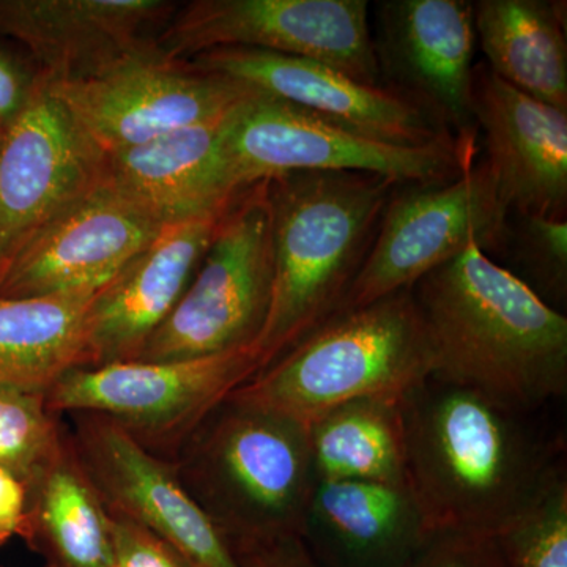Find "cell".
Wrapping results in <instances>:
<instances>
[{
    "label": "cell",
    "instance_id": "cell-1",
    "mask_svg": "<svg viewBox=\"0 0 567 567\" xmlns=\"http://www.w3.org/2000/svg\"><path fill=\"white\" fill-rule=\"evenodd\" d=\"M406 486L429 533L498 537L535 505L561 462L520 412L439 380L402 398Z\"/></svg>",
    "mask_w": 567,
    "mask_h": 567
},
{
    "label": "cell",
    "instance_id": "cell-2",
    "mask_svg": "<svg viewBox=\"0 0 567 567\" xmlns=\"http://www.w3.org/2000/svg\"><path fill=\"white\" fill-rule=\"evenodd\" d=\"M431 379L535 413L567 391V319L472 241L412 287Z\"/></svg>",
    "mask_w": 567,
    "mask_h": 567
},
{
    "label": "cell",
    "instance_id": "cell-3",
    "mask_svg": "<svg viewBox=\"0 0 567 567\" xmlns=\"http://www.w3.org/2000/svg\"><path fill=\"white\" fill-rule=\"evenodd\" d=\"M398 186L363 173H300L267 182L274 289L254 342L260 371L339 315Z\"/></svg>",
    "mask_w": 567,
    "mask_h": 567
},
{
    "label": "cell",
    "instance_id": "cell-4",
    "mask_svg": "<svg viewBox=\"0 0 567 567\" xmlns=\"http://www.w3.org/2000/svg\"><path fill=\"white\" fill-rule=\"evenodd\" d=\"M171 462L230 550L301 535L317 480L300 421L233 393Z\"/></svg>",
    "mask_w": 567,
    "mask_h": 567
},
{
    "label": "cell",
    "instance_id": "cell-5",
    "mask_svg": "<svg viewBox=\"0 0 567 567\" xmlns=\"http://www.w3.org/2000/svg\"><path fill=\"white\" fill-rule=\"evenodd\" d=\"M431 371V344L410 289L334 316L234 394L308 425L358 399L404 398Z\"/></svg>",
    "mask_w": 567,
    "mask_h": 567
},
{
    "label": "cell",
    "instance_id": "cell-6",
    "mask_svg": "<svg viewBox=\"0 0 567 567\" xmlns=\"http://www.w3.org/2000/svg\"><path fill=\"white\" fill-rule=\"evenodd\" d=\"M219 148L235 192L300 173H363L398 185H431L453 181L476 158V136L405 147L251 91L224 117Z\"/></svg>",
    "mask_w": 567,
    "mask_h": 567
},
{
    "label": "cell",
    "instance_id": "cell-7",
    "mask_svg": "<svg viewBox=\"0 0 567 567\" xmlns=\"http://www.w3.org/2000/svg\"><path fill=\"white\" fill-rule=\"evenodd\" d=\"M274 289L267 182L240 193L173 312L132 361L208 357L254 346Z\"/></svg>",
    "mask_w": 567,
    "mask_h": 567
},
{
    "label": "cell",
    "instance_id": "cell-8",
    "mask_svg": "<svg viewBox=\"0 0 567 567\" xmlns=\"http://www.w3.org/2000/svg\"><path fill=\"white\" fill-rule=\"evenodd\" d=\"M259 371L254 346L189 360L76 368L47 391V404L59 416L107 417L171 462L197 425Z\"/></svg>",
    "mask_w": 567,
    "mask_h": 567
},
{
    "label": "cell",
    "instance_id": "cell-9",
    "mask_svg": "<svg viewBox=\"0 0 567 567\" xmlns=\"http://www.w3.org/2000/svg\"><path fill=\"white\" fill-rule=\"evenodd\" d=\"M509 216L484 159L450 182L399 185L339 315L412 289L472 241L503 256Z\"/></svg>",
    "mask_w": 567,
    "mask_h": 567
},
{
    "label": "cell",
    "instance_id": "cell-10",
    "mask_svg": "<svg viewBox=\"0 0 567 567\" xmlns=\"http://www.w3.org/2000/svg\"><path fill=\"white\" fill-rule=\"evenodd\" d=\"M153 47L181 63L223 48L276 52L383 85L368 0H194L174 11Z\"/></svg>",
    "mask_w": 567,
    "mask_h": 567
},
{
    "label": "cell",
    "instance_id": "cell-11",
    "mask_svg": "<svg viewBox=\"0 0 567 567\" xmlns=\"http://www.w3.org/2000/svg\"><path fill=\"white\" fill-rule=\"evenodd\" d=\"M48 82L104 156L223 117L251 93L189 63L164 61L155 47L84 80Z\"/></svg>",
    "mask_w": 567,
    "mask_h": 567
},
{
    "label": "cell",
    "instance_id": "cell-12",
    "mask_svg": "<svg viewBox=\"0 0 567 567\" xmlns=\"http://www.w3.org/2000/svg\"><path fill=\"white\" fill-rule=\"evenodd\" d=\"M162 227L106 174L13 254L0 275V297L103 289Z\"/></svg>",
    "mask_w": 567,
    "mask_h": 567
},
{
    "label": "cell",
    "instance_id": "cell-13",
    "mask_svg": "<svg viewBox=\"0 0 567 567\" xmlns=\"http://www.w3.org/2000/svg\"><path fill=\"white\" fill-rule=\"evenodd\" d=\"M106 174V156L40 73L31 102L0 141V275L41 226Z\"/></svg>",
    "mask_w": 567,
    "mask_h": 567
},
{
    "label": "cell",
    "instance_id": "cell-14",
    "mask_svg": "<svg viewBox=\"0 0 567 567\" xmlns=\"http://www.w3.org/2000/svg\"><path fill=\"white\" fill-rule=\"evenodd\" d=\"M69 434L104 507L174 547L192 567H240L218 528L183 486L173 462L155 456L96 413H70Z\"/></svg>",
    "mask_w": 567,
    "mask_h": 567
},
{
    "label": "cell",
    "instance_id": "cell-15",
    "mask_svg": "<svg viewBox=\"0 0 567 567\" xmlns=\"http://www.w3.org/2000/svg\"><path fill=\"white\" fill-rule=\"evenodd\" d=\"M380 81L424 107L456 140L473 118L476 31L465 0H385L377 7Z\"/></svg>",
    "mask_w": 567,
    "mask_h": 567
},
{
    "label": "cell",
    "instance_id": "cell-16",
    "mask_svg": "<svg viewBox=\"0 0 567 567\" xmlns=\"http://www.w3.org/2000/svg\"><path fill=\"white\" fill-rule=\"evenodd\" d=\"M186 63L315 112L372 140L423 147L454 137L434 115L402 93L386 85L363 84L333 66L309 59L223 48Z\"/></svg>",
    "mask_w": 567,
    "mask_h": 567
},
{
    "label": "cell",
    "instance_id": "cell-17",
    "mask_svg": "<svg viewBox=\"0 0 567 567\" xmlns=\"http://www.w3.org/2000/svg\"><path fill=\"white\" fill-rule=\"evenodd\" d=\"M473 118L507 213L566 219L567 111L517 91L480 63Z\"/></svg>",
    "mask_w": 567,
    "mask_h": 567
},
{
    "label": "cell",
    "instance_id": "cell-18",
    "mask_svg": "<svg viewBox=\"0 0 567 567\" xmlns=\"http://www.w3.org/2000/svg\"><path fill=\"white\" fill-rule=\"evenodd\" d=\"M175 10L166 0H0V37L48 80H84L151 50L145 32Z\"/></svg>",
    "mask_w": 567,
    "mask_h": 567
},
{
    "label": "cell",
    "instance_id": "cell-19",
    "mask_svg": "<svg viewBox=\"0 0 567 567\" xmlns=\"http://www.w3.org/2000/svg\"><path fill=\"white\" fill-rule=\"evenodd\" d=\"M230 207L203 218L166 224L100 290L89 317L85 368L136 358L185 293Z\"/></svg>",
    "mask_w": 567,
    "mask_h": 567
},
{
    "label": "cell",
    "instance_id": "cell-20",
    "mask_svg": "<svg viewBox=\"0 0 567 567\" xmlns=\"http://www.w3.org/2000/svg\"><path fill=\"white\" fill-rule=\"evenodd\" d=\"M429 535L409 486L322 481L300 537L317 567H405Z\"/></svg>",
    "mask_w": 567,
    "mask_h": 567
},
{
    "label": "cell",
    "instance_id": "cell-21",
    "mask_svg": "<svg viewBox=\"0 0 567 567\" xmlns=\"http://www.w3.org/2000/svg\"><path fill=\"white\" fill-rule=\"evenodd\" d=\"M226 115L112 153L107 174L163 226L227 210L241 192L224 171L219 137Z\"/></svg>",
    "mask_w": 567,
    "mask_h": 567
},
{
    "label": "cell",
    "instance_id": "cell-22",
    "mask_svg": "<svg viewBox=\"0 0 567 567\" xmlns=\"http://www.w3.org/2000/svg\"><path fill=\"white\" fill-rule=\"evenodd\" d=\"M21 539L43 567H112L110 514L82 468L69 427L28 481Z\"/></svg>",
    "mask_w": 567,
    "mask_h": 567
},
{
    "label": "cell",
    "instance_id": "cell-23",
    "mask_svg": "<svg viewBox=\"0 0 567 567\" xmlns=\"http://www.w3.org/2000/svg\"><path fill=\"white\" fill-rule=\"evenodd\" d=\"M566 2L480 0L477 43L487 69L539 102L567 111Z\"/></svg>",
    "mask_w": 567,
    "mask_h": 567
},
{
    "label": "cell",
    "instance_id": "cell-24",
    "mask_svg": "<svg viewBox=\"0 0 567 567\" xmlns=\"http://www.w3.org/2000/svg\"><path fill=\"white\" fill-rule=\"evenodd\" d=\"M100 290L0 297V385L47 393L66 372L85 368Z\"/></svg>",
    "mask_w": 567,
    "mask_h": 567
},
{
    "label": "cell",
    "instance_id": "cell-25",
    "mask_svg": "<svg viewBox=\"0 0 567 567\" xmlns=\"http://www.w3.org/2000/svg\"><path fill=\"white\" fill-rule=\"evenodd\" d=\"M317 483L406 486V436L402 398L375 395L330 410L308 424Z\"/></svg>",
    "mask_w": 567,
    "mask_h": 567
},
{
    "label": "cell",
    "instance_id": "cell-26",
    "mask_svg": "<svg viewBox=\"0 0 567 567\" xmlns=\"http://www.w3.org/2000/svg\"><path fill=\"white\" fill-rule=\"evenodd\" d=\"M65 423L47 393L0 385V466L28 483L61 443Z\"/></svg>",
    "mask_w": 567,
    "mask_h": 567
},
{
    "label": "cell",
    "instance_id": "cell-27",
    "mask_svg": "<svg viewBox=\"0 0 567 567\" xmlns=\"http://www.w3.org/2000/svg\"><path fill=\"white\" fill-rule=\"evenodd\" d=\"M505 254L529 289L551 308L567 298V221L537 215H511ZM503 254V256H505Z\"/></svg>",
    "mask_w": 567,
    "mask_h": 567
},
{
    "label": "cell",
    "instance_id": "cell-28",
    "mask_svg": "<svg viewBox=\"0 0 567 567\" xmlns=\"http://www.w3.org/2000/svg\"><path fill=\"white\" fill-rule=\"evenodd\" d=\"M509 567H567V476L561 466L535 505L498 536Z\"/></svg>",
    "mask_w": 567,
    "mask_h": 567
},
{
    "label": "cell",
    "instance_id": "cell-29",
    "mask_svg": "<svg viewBox=\"0 0 567 567\" xmlns=\"http://www.w3.org/2000/svg\"><path fill=\"white\" fill-rule=\"evenodd\" d=\"M405 567H509L498 537L431 533Z\"/></svg>",
    "mask_w": 567,
    "mask_h": 567
},
{
    "label": "cell",
    "instance_id": "cell-30",
    "mask_svg": "<svg viewBox=\"0 0 567 567\" xmlns=\"http://www.w3.org/2000/svg\"><path fill=\"white\" fill-rule=\"evenodd\" d=\"M110 514L112 567H192L151 529L130 518Z\"/></svg>",
    "mask_w": 567,
    "mask_h": 567
},
{
    "label": "cell",
    "instance_id": "cell-31",
    "mask_svg": "<svg viewBox=\"0 0 567 567\" xmlns=\"http://www.w3.org/2000/svg\"><path fill=\"white\" fill-rule=\"evenodd\" d=\"M40 71L33 62H25L0 47V125L9 128L31 102Z\"/></svg>",
    "mask_w": 567,
    "mask_h": 567
},
{
    "label": "cell",
    "instance_id": "cell-32",
    "mask_svg": "<svg viewBox=\"0 0 567 567\" xmlns=\"http://www.w3.org/2000/svg\"><path fill=\"white\" fill-rule=\"evenodd\" d=\"M233 554L240 567H317L300 536L244 544Z\"/></svg>",
    "mask_w": 567,
    "mask_h": 567
},
{
    "label": "cell",
    "instance_id": "cell-33",
    "mask_svg": "<svg viewBox=\"0 0 567 567\" xmlns=\"http://www.w3.org/2000/svg\"><path fill=\"white\" fill-rule=\"evenodd\" d=\"M28 507V483L17 473L0 466V547L21 536Z\"/></svg>",
    "mask_w": 567,
    "mask_h": 567
},
{
    "label": "cell",
    "instance_id": "cell-34",
    "mask_svg": "<svg viewBox=\"0 0 567 567\" xmlns=\"http://www.w3.org/2000/svg\"><path fill=\"white\" fill-rule=\"evenodd\" d=\"M3 133H6V128H3L2 125H0V141H2Z\"/></svg>",
    "mask_w": 567,
    "mask_h": 567
}]
</instances>
